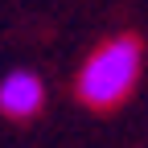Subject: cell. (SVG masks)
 Returning a JSON list of instances; mask_svg holds the SVG:
<instances>
[{
  "label": "cell",
  "instance_id": "1",
  "mask_svg": "<svg viewBox=\"0 0 148 148\" xmlns=\"http://www.w3.org/2000/svg\"><path fill=\"white\" fill-rule=\"evenodd\" d=\"M140 74H144V45L136 37H111L82 62L78 78H74V90H78V99L86 107L111 111V107L132 99Z\"/></svg>",
  "mask_w": 148,
  "mask_h": 148
},
{
  "label": "cell",
  "instance_id": "2",
  "mask_svg": "<svg viewBox=\"0 0 148 148\" xmlns=\"http://www.w3.org/2000/svg\"><path fill=\"white\" fill-rule=\"evenodd\" d=\"M45 107V82L33 70H8L0 78V115L4 119H33Z\"/></svg>",
  "mask_w": 148,
  "mask_h": 148
}]
</instances>
